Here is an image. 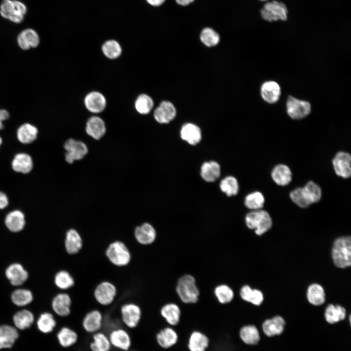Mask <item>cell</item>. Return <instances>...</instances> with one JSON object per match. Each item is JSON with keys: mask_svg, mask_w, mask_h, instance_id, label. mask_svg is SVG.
<instances>
[{"mask_svg": "<svg viewBox=\"0 0 351 351\" xmlns=\"http://www.w3.org/2000/svg\"><path fill=\"white\" fill-rule=\"evenodd\" d=\"M104 254L112 265L118 268L128 266L132 257L129 247L120 240H115L110 242L105 250Z\"/></svg>", "mask_w": 351, "mask_h": 351, "instance_id": "6da1fadb", "label": "cell"}, {"mask_svg": "<svg viewBox=\"0 0 351 351\" xmlns=\"http://www.w3.org/2000/svg\"><path fill=\"white\" fill-rule=\"evenodd\" d=\"M27 11V5L20 0H1L0 3V16L13 23H21Z\"/></svg>", "mask_w": 351, "mask_h": 351, "instance_id": "7a4b0ae2", "label": "cell"}, {"mask_svg": "<svg viewBox=\"0 0 351 351\" xmlns=\"http://www.w3.org/2000/svg\"><path fill=\"white\" fill-rule=\"evenodd\" d=\"M334 265L340 268H345L351 264V238L342 236L336 239L332 252Z\"/></svg>", "mask_w": 351, "mask_h": 351, "instance_id": "3957f363", "label": "cell"}, {"mask_svg": "<svg viewBox=\"0 0 351 351\" xmlns=\"http://www.w3.org/2000/svg\"><path fill=\"white\" fill-rule=\"evenodd\" d=\"M176 291L184 303H195L198 300L199 292L195 280L191 275L185 274L178 280Z\"/></svg>", "mask_w": 351, "mask_h": 351, "instance_id": "277c9868", "label": "cell"}, {"mask_svg": "<svg viewBox=\"0 0 351 351\" xmlns=\"http://www.w3.org/2000/svg\"><path fill=\"white\" fill-rule=\"evenodd\" d=\"M245 223L250 229H254L255 234L261 235L272 226L273 222L269 214L260 209L252 211L245 216Z\"/></svg>", "mask_w": 351, "mask_h": 351, "instance_id": "5b68a950", "label": "cell"}, {"mask_svg": "<svg viewBox=\"0 0 351 351\" xmlns=\"http://www.w3.org/2000/svg\"><path fill=\"white\" fill-rule=\"evenodd\" d=\"M120 320L128 330H134L140 324L142 317L141 307L136 303L129 302L122 304L119 309Z\"/></svg>", "mask_w": 351, "mask_h": 351, "instance_id": "8992f818", "label": "cell"}, {"mask_svg": "<svg viewBox=\"0 0 351 351\" xmlns=\"http://www.w3.org/2000/svg\"><path fill=\"white\" fill-rule=\"evenodd\" d=\"M117 293V286L111 281L103 280L98 283L93 291V296L97 303L106 307L115 301Z\"/></svg>", "mask_w": 351, "mask_h": 351, "instance_id": "52a82bcc", "label": "cell"}, {"mask_svg": "<svg viewBox=\"0 0 351 351\" xmlns=\"http://www.w3.org/2000/svg\"><path fill=\"white\" fill-rule=\"evenodd\" d=\"M107 334L112 348L119 351H128L132 349V338L125 327H116Z\"/></svg>", "mask_w": 351, "mask_h": 351, "instance_id": "ba28073f", "label": "cell"}, {"mask_svg": "<svg viewBox=\"0 0 351 351\" xmlns=\"http://www.w3.org/2000/svg\"><path fill=\"white\" fill-rule=\"evenodd\" d=\"M286 112L293 119L300 120L308 116L311 112V103L306 100L299 99L289 96L286 103Z\"/></svg>", "mask_w": 351, "mask_h": 351, "instance_id": "9c48e42d", "label": "cell"}, {"mask_svg": "<svg viewBox=\"0 0 351 351\" xmlns=\"http://www.w3.org/2000/svg\"><path fill=\"white\" fill-rule=\"evenodd\" d=\"M104 322V317L101 311L93 309L86 312L83 316L81 326L86 333L92 335L102 331Z\"/></svg>", "mask_w": 351, "mask_h": 351, "instance_id": "30bf717a", "label": "cell"}, {"mask_svg": "<svg viewBox=\"0 0 351 351\" xmlns=\"http://www.w3.org/2000/svg\"><path fill=\"white\" fill-rule=\"evenodd\" d=\"M262 18L268 21L286 20L288 10L285 4L273 0L266 3L261 10Z\"/></svg>", "mask_w": 351, "mask_h": 351, "instance_id": "8fae6325", "label": "cell"}, {"mask_svg": "<svg viewBox=\"0 0 351 351\" xmlns=\"http://www.w3.org/2000/svg\"><path fill=\"white\" fill-rule=\"evenodd\" d=\"M64 148L66 150L65 160L69 164H72L75 160L82 159L88 152V148L83 142L73 138H69L65 141Z\"/></svg>", "mask_w": 351, "mask_h": 351, "instance_id": "7c38bea8", "label": "cell"}, {"mask_svg": "<svg viewBox=\"0 0 351 351\" xmlns=\"http://www.w3.org/2000/svg\"><path fill=\"white\" fill-rule=\"evenodd\" d=\"M179 334L174 327L166 326L160 329L155 335L157 345L163 350H168L176 345L179 341Z\"/></svg>", "mask_w": 351, "mask_h": 351, "instance_id": "4fadbf2b", "label": "cell"}, {"mask_svg": "<svg viewBox=\"0 0 351 351\" xmlns=\"http://www.w3.org/2000/svg\"><path fill=\"white\" fill-rule=\"evenodd\" d=\"M39 35L35 29L26 28L21 30L17 37V42L22 50L27 51L38 47L40 43Z\"/></svg>", "mask_w": 351, "mask_h": 351, "instance_id": "5bb4252c", "label": "cell"}, {"mask_svg": "<svg viewBox=\"0 0 351 351\" xmlns=\"http://www.w3.org/2000/svg\"><path fill=\"white\" fill-rule=\"evenodd\" d=\"M134 238L136 242L143 246L153 244L156 238V232L150 223L144 222L136 226L134 231Z\"/></svg>", "mask_w": 351, "mask_h": 351, "instance_id": "9a60e30c", "label": "cell"}, {"mask_svg": "<svg viewBox=\"0 0 351 351\" xmlns=\"http://www.w3.org/2000/svg\"><path fill=\"white\" fill-rule=\"evenodd\" d=\"M332 163L336 174L342 178H348L351 175V156L349 153L339 152L332 159Z\"/></svg>", "mask_w": 351, "mask_h": 351, "instance_id": "2e32d148", "label": "cell"}, {"mask_svg": "<svg viewBox=\"0 0 351 351\" xmlns=\"http://www.w3.org/2000/svg\"><path fill=\"white\" fill-rule=\"evenodd\" d=\"M210 345V339L204 332L197 330L189 335L187 347L189 351H207Z\"/></svg>", "mask_w": 351, "mask_h": 351, "instance_id": "e0dca14e", "label": "cell"}, {"mask_svg": "<svg viewBox=\"0 0 351 351\" xmlns=\"http://www.w3.org/2000/svg\"><path fill=\"white\" fill-rule=\"evenodd\" d=\"M64 244L66 253L74 255L78 254L83 249V239L78 230L72 228L66 232Z\"/></svg>", "mask_w": 351, "mask_h": 351, "instance_id": "ac0fdd59", "label": "cell"}, {"mask_svg": "<svg viewBox=\"0 0 351 351\" xmlns=\"http://www.w3.org/2000/svg\"><path fill=\"white\" fill-rule=\"evenodd\" d=\"M72 304L71 296L67 293L62 292L54 296L52 301V308L58 316L65 317L71 313Z\"/></svg>", "mask_w": 351, "mask_h": 351, "instance_id": "d6986e66", "label": "cell"}, {"mask_svg": "<svg viewBox=\"0 0 351 351\" xmlns=\"http://www.w3.org/2000/svg\"><path fill=\"white\" fill-rule=\"evenodd\" d=\"M260 95L262 99L267 103L271 104H274L280 98L281 87L275 81H265L260 87Z\"/></svg>", "mask_w": 351, "mask_h": 351, "instance_id": "ffe728a7", "label": "cell"}, {"mask_svg": "<svg viewBox=\"0 0 351 351\" xmlns=\"http://www.w3.org/2000/svg\"><path fill=\"white\" fill-rule=\"evenodd\" d=\"M176 111L174 105L168 101H162L155 110L154 117L160 124H167L176 117Z\"/></svg>", "mask_w": 351, "mask_h": 351, "instance_id": "44dd1931", "label": "cell"}, {"mask_svg": "<svg viewBox=\"0 0 351 351\" xmlns=\"http://www.w3.org/2000/svg\"><path fill=\"white\" fill-rule=\"evenodd\" d=\"M284 319L279 315L265 320L262 324V330L264 334L272 337L281 334L285 327Z\"/></svg>", "mask_w": 351, "mask_h": 351, "instance_id": "7402d4cb", "label": "cell"}, {"mask_svg": "<svg viewBox=\"0 0 351 351\" xmlns=\"http://www.w3.org/2000/svg\"><path fill=\"white\" fill-rule=\"evenodd\" d=\"M5 275L13 286H18L23 284L28 279V273L20 263L10 265L5 270Z\"/></svg>", "mask_w": 351, "mask_h": 351, "instance_id": "603a6c76", "label": "cell"}, {"mask_svg": "<svg viewBox=\"0 0 351 351\" xmlns=\"http://www.w3.org/2000/svg\"><path fill=\"white\" fill-rule=\"evenodd\" d=\"M238 334L241 342L248 346L256 345L261 339L259 330L253 324L245 325L241 327Z\"/></svg>", "mask_w": 351, "mask_h": 351, "instance_id": "cb8c5ba5", "label": "cell"}, {"mask_svg": "<svg viewBox=\"0 0 351 351\" xmlns=\"http://www.w3.org/2000/svg\"><path fill=\"white\" fill-rule=\"evenodd\" d=\"M84 102L86 109L93 113L102 112L106 105L105 97L98 91H92L88 93L86 96Z\"/></svg>", "mask_w": 351, "mask_h": 351, "instance_id": "d4e9b609", "label": "cell"}, {"mask_svg": "<svg viewBox=\"0 0 351 351\" xmlns=\"http://www.w3.org/2000/svg\"><path fill=\"white\" fill-rule=\"evenodd\" d=\"M160 314L170 326L174 327L180 323L181 311L179 307L175 303H170L163 305L160 309Z\"/></svg>", "mask_w": 351, "mask_h": 351, "instance_id": "484cf974", "label": "cell"}, {"mask_svg": "<svg viewBox=\"0 0 351 351\" xmlns=\"http://www.w3.org/2000/svg\"><path fill=\"white\" fill-rule=\"evenodd\" d=\"M181 138L191 145L198 144L202 139L200 128L195 124L187 123L183 124L180 131Z\"/></svg>", "mask_w": 351, "mask_h": 351, "instance_id": "4316f807", "label": "cell"}, {"mask_svg": "<svg viewBox=\"0 0 351 351\" xmlns=\"http://www.w3.org/2000/svg\"><path fill=\"white\" fill-rule=\"evenodd\" d=\"M58 341L61 347L70 348L78 342L79 335L75 329L68 326L61 327L57 333Z\"/></svg>", "mask_w": 351, "mask_h": 351, "instance_id": "83f0119b", "label": "cell"}, {"mask_svg": "<svg viewBox=\"0 0 351 351\" xmlns=\"http://www.w3.org/2000/svg\"><path fill=\"white\" fill-rule=\"evenodd\" d=\"M200 175L206 182H214L219 178L221 175L220 165L214 160L205 161L200 167Z\"/></svg>", "mask_w": 351, "mask_h": 351, "instance_id": "f1b7e54d", "label": "cell"}, {"mask_svg": "<svg viewBox=\"0 0 351 351\" xmlns=\"http://www.w3.org/2000/svg\"><path fill=\"white\" fill-rule=\"evenodd\" d=\"M106 130L105 122L99 117L92 116L86 122L85 128L86 133L96 140L101 138L105 135Z\"/></svg>", "mask_w": 351, "mask_h": 351, "instance_id": "f546056e", "label": "cell"}, {"mask_svg": "<svg viewBox=\"0 0 351 351\" xmlns=\"http://www.w3.org/2000/svg\"><path fill=\"white\" fill-rule=\"evenodd\" d=\"M88 348L90 351H111L112 349L108 334L102 331L91 335Z\"/></svg>", "mask_w": 351, "mask_h": 351, "instance_id": "4dcf8cb0", "label": "cell"}, {"mask_svg": "<svg viewBox=\"0 0 351 351\" xmlns=\"http://www.w3.org/2000/svg\"><path fill=\"white\" fill-rule=\"evenodd\" d=\"M5 224L11 232L17 233L22 230L25 226V220L23 213L19 210H14L6 216Z\"/></svg>", "mask_w": 351, "mask_h": 351, "instance_id": "1f68e13d", "label": "cell"}, {"mask_svg": "<svg viewBox=\"0 0 351 351\" xmlns=\"http://www.w3.org/2000/svg\"><path fill=\"white\" fill-rule=\"evenodd\" d=\"M271 176L274 182L279 186L289 184L292 179V173L290 168L286 165L279 164L273 169Z\"/></svg>", "mask_w": 351, "mask_h": 351, "instance_id": "d6a6232c", "label": "cell"}, {"mask_svg": "<svg viewBox=\"0 0 351 351\" xmlns=\"http://www.w3.org/2000/svg\"><path fill=\"white\" fill-rule=\"evenodd\" d=\"M19 337L17 330L7 325L0 326V350L11 348Z\"/></svg>", "mask_w": 351, "mask_h": 351, "instance_id": "836d02e7", "label": "cell"}, {"mask_svg": "<svg viewBox=\"0 0 351 351\" xmlns=\"http://www.w3.org/2000/svg\"><path fill=\"white\" fill-rule=\"evenodd\" d=\"M38 134V130L35 126L29 123H25L18 128L17 136L21 143L29 144L36 139Z\"/></svg>", "mask_w": 351, "mask_h": 351, "instance_id": "e575fe53", "label": "cell"}, {"mask_svg": "<svg viewBox=\"0 0 351 351\" xmlns=\"http://www.w3.org/2000/svg\"><path fill=\"white\" fill-rule=\"evenodd\" d=\"M33 163L31 157L26 153L17 154L12 162L13 169L18 173L27 174L32 169Z\"/></svg>", "mask_w": 351, "mask_h": 351, "instance_id": "d590c367", "label": "cell"}, {"mask_svg": "<svg viewBox=\"0 0 351 351\" xmlns=\"http://www.w3.org/2000/svg\"><path fill=\"white\" fill-rule=\"evenodd\" d=\"M324 316L326 321L333 324L343 320L346 316V309L340 305H329L325 309Z\"/></svg>", "mask_w": 351, "mask_h": 351, "instance_id": "8d00e7d4", "label": "cell"}, {"mask_svg": "<svg viewBox=\"0 0 351 351\" xmlns=\"http://www.w3.org/2000/svg\"><path fill=\"white\" fill-rule=\"evenodd\" d=\"M307 296L309 302L314 306L322 305L325 301V294L323 288L319 284L314 283L308 288Z\"/></svg>", "mask_w": 351, "mask_h": 351, "instance_id": "74e56055", "label": "cell"}, {"mask_svg": "<svg viewBox=\"0 0 351 351\" xmlns=\"http://www.w3.org/2000/svg\"><path fill=\"white\" fill-rule=\"evenodd\" d=\"M240 295L244 301L256 306L260 305L263 301L262 292L258 290L252 289L248 285H244L241 288Z\"/></svg>", "mask_w": 351, "mask_h": 351, "instance_id": "f35d334b", "label": "cell"}, {"mask_svg": "<svg viewBox=\"0 0 351 351\" xmlns=\"http://www.w3.org/2000/svg\"><path fill=\"white\" fill-rule=\"evenodd\" d=\"M13 320L17 328L23 330L32 325L34 321V317L31 312L27 310H22L14 314Z\"/></svg>", "mask_w": 351, "mask_h": 351, "instance_id": "ab89813d", "label": "cell"}, {"mask_svg": "<svg viewBox=\"0 0 351 351\" xmlns=\"http://www.w3.org/2000/svg\"><path fill=\"white\" fill-rule=\"evenodd\" d=\"M54 282L56 286L62 290L70 289L75 285L74 277L66 270L58 271L55 275Z\"/></svg>", "mask_w": 351, "mask_h": 351, "instance_id": "60d3db41", "label": "cell"}, {"mask_svg": "<svg viewBox=\"0 0 351 351\" xmlns=\"http://www.w3.org/2000/svg\"><path fill=\"white\" fill-rule=\"evenodd\" d=\"M220 190L227 196L231 197L236 195L239 192V184L237 179L232 176H225L220 182Z\"/></svg>", "mask_w": 351, "mask_h": 351, "instance_id": "b9f144b4", "label": "cell"}, {"mask_svg": "<svg viewBox=\"0 0 351 351\" xmlns=\"http://www.w3.org/2000/svg\"><path fill=\"white\" fill-rule=\"evenodd\" d=\"M11 300L16 306L23 307L29 304L33 301L32 292L25 289H18L11 294Z\"/></svg>", "mask_w": 351, "mask_h": 351, "instance_id": "7bdbcfd3", "label": "cell"}, {"mask_svg": "<svg viewBox=\"0 0 351 351\" xmlns=\"http://www.w3.org/2000/svg\"><path fill=\"white\" fill-rule=\"evenodd\" d=\"M39 330L43 333L52 332L57 325V322L53 315L48 312L42 313L37 320Z\"/></svg>", "mask_w": 351, "mask_h": 351, "instance_id": "ee69618b", "label": "cell"}, {"mask_svg": "<svg viewBox=\"0 0 351 351\" xmlns=\"http://www.w3.org/2000/svg\"><path fill=\"white\" fill-rule=\"evenodd\" d=\"M265 203L263 194L258 191L251 193L247 195L244 199L245 206L252 211L261 209Z\"/></svg>", "mask_w": 351, "mask_h": 351, "instance_id": "f6af8a7d", "label": "cell"}, {"mask_svg": "<svg viewBox=\"0 0 351 351\" xmlns=\"http://www.w3.org/2000/svg\"><path fill=\"white\" fill-rule=\"evenodd\" d=\"M101 49L104 55L110 59L117 58L120 56L122 52L120 45L114 39L106 41L103 44Z\"/></svg>", "mask_w": 351, "mask_h": 351, "instance_id": "bcb514c9", "label": "cell"}, {"mask_svg": "<svg viewBox=\"0 0 351 351\" xmlns=\"http://www.w3.org/2000/svg\"><path fill=\"white\" fill-rule=\"evenodd\" d=\"M154 106L152 98L145 94H140L138 96L135 102L136 110L140 114H149Z\"/></svg>", "mask_w": 351, "mask_h": 351, "instance_id": "7dc6e473", "label": "cell"}, {"mask_svg": "<svg viewBox=\"0 0 351 351\" xmlns=\"http://www.w3.org/2000/svg\"><path fill=\"white\" fill-rule=\"evenodd\" d=\"M200 39L205 46L209 47H213L219 42L220 36L213 29L206 27L200 33Z\"/></svg>", "mask_w": 351, "mask_h": 351, "instance_id": "c3c4849f", "label": "cell"}, {"mask_svg": "<svg viewBox=\"0 0 351 351\" xmlns=\"http://www.w3.org/2000/svg\"><path fill=\"white\" fill-rule=\"evenodd\" d=\"M214 293L218 302L222 304L229 303L234 297L233 290L225 284H221L216 287Z\"/></svg>", "mask_w": 351, "mask_h": 351, "instance_id": "681fc988", "label": "cell"}, {"mask_svg": "<svg viewBox=\"0 0 351 351\" xmlns=\"http://www.w3.org/2000/svg\"><path fill=\"white\" fill-rule=\"evenodd\" d=\"M290 196L291 200L301 208H305L312 204L303 187L292 190L290 194Z\"/></svg>", "mask_w": 351, "mask_h": 351, "instance_id": "f907efd6", "label": "cell"}, {"mask_svg": "<svg viewBox=\"0 0 351 351\" xmlns=\"http://www.w3.org/2000/svg\"><path fill=\"white\" fill-rule=\"evenodd\" d=\"M311 202H318L322 196V191L320 186L312 181H309L303 187Z\"/></svg>", "mask_w": 351, "mask_h": 351, "instance_id": "816d5d0a", "label": "cell"}, {"mask_svg": "<svg viewBox=\"0 0 351 351\" xmlns=\"http://www.w3.org/2000/svg\"><path fill=\"white\" fill-rule=\"evenodd\" d=\"M10 117V113L5 109H0V131L3 129L4 126L3 122Z\"/></svg>", "mask_w": 351, "mask_h": 351, "instance_id": "f5cc1de1", "label": "cell"}, {"mask_svg": "<svg viewBox=\"0 0 351 351\" xmlns=\"http://www.w3.org/2000/svg\"><path fill=\"white\" fill-rule=\"evenodd\" d=\"M8 204V199L7 195L0 192V209L5 208Z\"/></svg>", "mask_w": 351, "mask_h": 351, "instance_id": "db71d44e", "label": "cell"}, {"mask_svg": "<svg viewBox=\"0 0 351 351\" xmlns=\"http://www.w3.org/2000/svg\"><path fill=\"white\" fill-rule=\"evenodd\" d=\"M152 6L158 7L163 4L166 0H146Z\"/></svg>", "mask_w": 351, "mask_h": 351, "instance_id": "11a10c76", "label": "cell"}, {"mask_svg": "<svg viewBox=\"0 0 351 351\" xmlns=\"http://www.w3.org/2000/svg\"><path fill=\"white\" fill-rule=\"evenodd\" d=\"M177 4L180 6H186L192 3L195 0H175Z\"/></svg>", "mask_w": 351, "mask_h": 351, "instance_id": "9f6ffc18", "label": "cell"}, {"mask_svg": "<svg viewBox=\"0 0 351 351\" xmlns=\"http://www.w3.org/2000/svg\"><path fill=\"white\" fill-rule=\"evenodd\" d=\"M1 143H2V139H1V138L0 136V145L1 144Z\"/></svg>", "mask_w": 351, "mask_h": 351, "instance_id": "6f0895ef", "label": "cell"}, {"mask_svg": "<svg viewBox=\"0 0 351 351\" xmlns=\"http://www.w3.org/2000/svg\"><path fill=\"white\" fill-rule=\"evenodd\" d=\"M138 351L136 350H132V349H130V350H129V351Z\"/></svg>", "mask_w": 351, "mask_h": 351, "instance_id": "680465c9", "label": "cell"}, {"mask_svg": "<svg viewBox=\"0 0 351 351\" xmlns=\"http://www.w3.org/2000/svg\"><path fill=\"white\" fill-rule=\"evenodd\" d=\"M260 0L265 1V0Z\"/></svg>", "mask_w": 351, "mask_h": 351, "instance_id": "91938a15", "label": "cell"}]
</instances>
